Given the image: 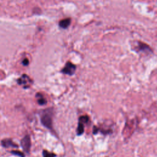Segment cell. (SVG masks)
Segmentation results:
<instances>
[{
  "instance_id": "obj_6",
  "label": "cell",
  "mask_w": 157,
  "mask_h": 157,
  "mask_svg": "<svg viewBox=\"0 0 157 157\" xmlns=\"http://www.w3.org/2000/svg\"><path fill=\"white\" fill-rule=\"evenodd\" d=\"M1 144L2 146L5 147H16V148L18 147L17 144L13 143L11 139H4L3 140H2Z\"/></svg>"
},
{
  "instance_id": "obj_5",
  "label": "cell",
  "mask_w": 157,
  "mask_h": 157,
  "mask_svg": "<svg viewBox=\"0 0 157 157\" xmlns=\"http://www.w3.org/2000/svg\"><path fill=\"white\" fill-rule=\"evenodd\" d=\"M71 22V20L70 18L63 19L59 21V26L63 29H66L69 26Z\"/></svg>"
},
{
  "instance_id": "obj_9",
  "label": "cell",
  "mask_w": 157,
  "mask_h": 157,
  "mask_svg": "<svg viewBox=\"0 0 157 157\" xmlns=\"http://www.w3.org/2000/svg\"><path fill=\"white\" fill-rule=\"evenodd\" d=\"M42 154L44 157H55L56 156L55 154L50 153L47 150H44L42 151Z\"/></svg>"
},
{
  "instance_id": "obj_10",
  "label": "cell",
  "mask_w": 157,
  "mask_h": 157,
  "mask_svg": "<svg viewBox=\"0 0 157 157\" xmlns=\"http://www.w3.org/2000/svg\"><path fill=\"white\" fill-rule=\"evenodd\" d=\"M38 103L40 104V105H45L47 103V101L45 98H44L42 96H40V98L38 99Z\"/></svg>"
},
{
  "instance_id": "obj_11",
  "label": "cell",
  "mask_w": 157,
  "mask_h": 157,
  "mask_svg": "<svg viewBox=\"0 0 157 157\" xmlns=\"http://www.w3.org/2000/svg\"><path fill=\"white\" fill-rule=\"evenodd\" d=\"M11 153L13 155H17L20 157H25V155L23 153H21V151H16V150H13V151H12Z\"/></svg>"
},
{
  "instance_id": "obj_8",
  "label": "cell",
  "mask_w": 157,
  "mask_h": 157,
  "mask_svg": "<svg viewBox=\"0 0 157 157\" xmlns=\"http://www.w3.org/2000/svg\"><path fill=\"white\" fill-rule=\"evenodd\" d=\"M29 78L28 77V75H23L18 80V83L20 85H26L27 81L26 80H29Z\"/></svg>"
},
{
  "instance_id": "obj_3",
  "label": "cell",
  "mask_w": 157,
  "mask_h": 157,
  "mask_svg": "<svg viewBox=\"0 0 157 157\" xmlns=\"http://www.w3.org/2000/svg\"><path fill=\"white\" fill-rule=\"evenodd\" d=\"M21 146L26 153H29L31 147V139L30 137L27 135L25 136L21 140Z\"/></svg>"
},
{
  "instance_id": "obj_1",
  "label": "cell",
  "mask_w": 157,
  "mask_h": 157,
  "mask_svg": "<svg viewBox=\"0 0 157 157\" xmlns=\"http://www.w3.org/2000/svg\"><path fill=\"white\" fill-rule=\"evenodd\" d=\"M41 123L42 124L48 128L52 129V112L49 109L45 110L41 117Z\"/></svg>"
},
{
  "instance_id": "obj_12",
  "label": "cell",
  "mask_w": 157,
  "mask_h": 157,
  "mask_svg": "<svg viewBox=\"0 0 157 157\" xmlns=\"http://www.w3.org/2000/svg\"><path fill=\"white\" fill-rule=\"evenodd\" d=\"M22 64L24 66H28L29 64V60L27 58H25L22 61Z\"/></svg>"
},
{
  "instance_id": "obj_2",
  "label": "cell",
  "mask_w": 157,
  "mask_h": 157,
  "mask_svg": "<svg viewBox=\"0 0 157 157\" xmlns=\"http://www.w3.org/2000/svg\"><path fill=\"white\" fill-rule=\"evenodd\" d=\"M76 71V66L70 61H67L64 67L62 69L61 72L69 75H72L74 74Z\"/></svg>"
},
{
  "instance_id": "obj_7",
  "label": "cell",
  "mask_w": 157,
  "mask_h": 157,
  "mask_svg": "<svg viewBox=\"0 0 157 157\" xmlns=\"http://www.w3.org/2000/svg\"><path fill=\"white\" fill-rule=\"evenodd\" d=\"M83 123L78 121V126H77V134L78 136H80L82 135L83 132H84V126H83Z\"/></svg>"
},
{
  "instance_id": "obj_4",
  "label": "cell",
  "mask_w": 157,
  "mask_h": 157,
  "mask_svg": "<svg viewBox=\"0 0 157 157\" xmlns=\"http://www.w3.org/2000/svg\"><path fill=\"white\" fill-rule=\"evenodd\" d=\"M137 48H138L139 51L142 52H145L147 53H153V50H151L150 47L148 45H147V44L142 42H138Z\"/></svg>"
}]
</instances>
